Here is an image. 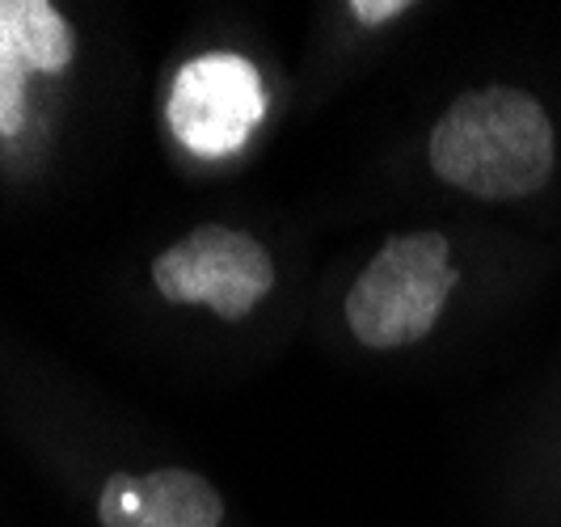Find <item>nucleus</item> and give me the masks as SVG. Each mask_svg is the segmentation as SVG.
Masks as SVG:
<instances>
[{
	"mask_svg": "<svg viewBox=\"0 0 561 527\" xmlns=\"http://www.w3.org/2000/svg\"><path fill=\"white\" fill-rule=\"evenodd\" d=\"M431 165L473 198H524L553 173V123L524 89H473L435 123Z\"/></svg>",
	"mask_w": 561,
	"mask_h": 527,
	"instance_id": "1",
	"label": "nucleus"
},
{
	"mask_svg": "<svg viewBox=\"0 0 561 527\" xmlns=\"http://www.w3.org/2000/svg\"><path fill=\"white\" fill-rule=\"evenodd\" d=\"M448 253V241L439 232L393 237L367 262L346 296L351 333L371 351H401L426 337L456 283Z\"/></svg>",
	"mask_w": 561,
	"mask_h": 527,
	"instance_id": "2",
	"label": "nucleus"
},
{
	"mask_svg": "<svg viewBox=\"0 0 561 527\" xmlns=\"http://www.w3.org/2000/svg\"><path fill=\"white\" fill-rule=\"evenodd\" d=\"M152 283L169 305H207L225 321H241L271 296L275 262L250 232L203 224L152 262Z\"/></svg>",
	"mask_w": 561,
	"mask_h": 527,
	"instance_id": "3",
	"label": "nucleus"
},
{
	"mask_svg": "<svg viewBox=\"0 0 561 527\" xmlns=\"http://www.w3.org/2000/svg\"><path fill=\"white\" fill-rule=\"evenodd\" d=\"M262 114H266L262 77L237 51H207L191 59L169 84V131L195 157H228L245 148Z\"/></svg>",
	"mask_w": 561,
	"mask_h": 527,
	"instance_id": "4",
	"label": "nucleus"
},
{
	"mask_svg": "<svg viewBox=\"0 0 561 527\" xmlns=\"http://www.w3.org/2000/svg\"><path fill=\"white\" fill-rule=\"evenodd\" d=\"M102 527H220L225 502L186 469H157L148 477L114 472L98 499Z\"/></svg>",
	"mask_w": 561,
	"mask_h": 527,
	"instance_id": "5",
	"label": "nucleus"
},
{
	"mask_svg": "<svg viewBox=\"0 0 561 527\" xmlns=\"http://www.w3.org/2000/svg\"><path fill=\"white\" fill-rule=\"evenodd\" d=\"M0 47L26 72L56 77L72 64V30L47 0H0Z\"/></svg>",
	"mask_w": 561,
	"mask_h": 527,
	"instance_id": "6",
	"label": "nucleus"
},
{
	"mask_svg": "<svg viewBox=\"0 0 561 527\" xmlns=\"http://www.w3.org/2000/svg\"><path fill=\"white\" fill-rule=\"evenodd\" d=\"M26 123V64L0 47V136H18Z\"/></svg>",
	"mask_w": 561,
	"mask_h": 527,
	"instance_id": "7",
	"label": "nucleus"
},
{
	"mask_svg": "<svg viewBox=\"0 0 561 527\" xmlns=\"http://www.w3.org/2000/svg\"><path fill=\"white\" fill-rule=\"evenodd\" d=\"M351 13H355L364 26H376V22H389V18H397V13H405V4H401V0H385V4L355 0V4H351Z\"/></svg>",
	"mask_w": 561,
	"mask_h": 527,
	"instance_id": "8",
	"label": "nucleus"
}]
</instances>
